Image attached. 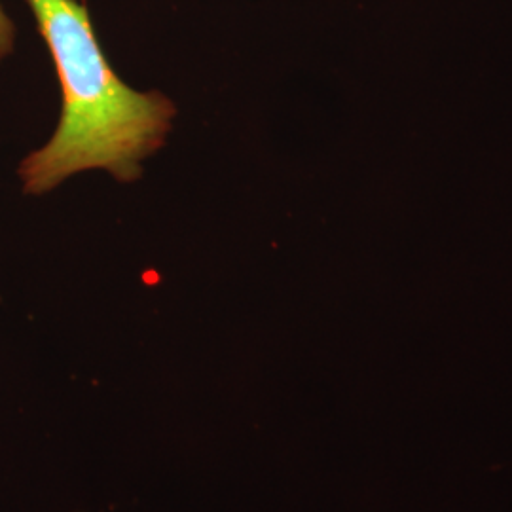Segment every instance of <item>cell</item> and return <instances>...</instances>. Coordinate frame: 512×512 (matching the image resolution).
<instances>
[{
	"label": "cell",
	"instance_id": "obj_2",
	"mask_svg": "<svg viewBox=\"0 0 512 512\" xmlns=\"http://www.w3.org/2000/svg\"><path fill=\"white\" fill-rule=\"evenodd\" d=\"M14 44H16V29L12 19L8 18V14L4 12L2 4H0V61H4L8 55L14 52Z\"/></svg>",
	"mask_w": 512,
	"mask_h": 512
},
{
	"label": "cell",
	"instance_id": "obj_1",
	"mask_svg": "<svg viewBox=\"0 0 512 512\" xmlns=\"http://www.w3.org/2000/svg\"><path fill=\"white\" fill-rule=\"evenodd\" d=\"M54 59L63 107L52 139L19 165L25 194L42 196L73 175L105 169L116 181L141 177L164 147L177 109L164 93L137 92L110 67L86 4L27 0Z\"/></svg>",
	"mask_w": 512,
	"mask_h": 512
}]
</instances>
